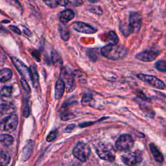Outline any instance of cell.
I'll list each match as a JSON object with an SVG mask.
<instances>
[{
    "mask_svg": "<svg viewBox=\"0 0 166 166\" xmlns=\"http://www.w3.org/2000/svg\"><path fill=\"white\" fill-rule=\"evenodd\" d=\"M12 77V72L9 68L0 70V83H5L9 81Z\"/></svg>",
    "mask_w": 166,
    "mask_h": 166,
    "instance_id": "17",
    "label": "cell"
},
{
    "mask_svg": "<svg viewBox=\"0 0 166 166\" xmlns=\"http://www.w3.org/2000/svg\"><path fill=\"white\" fill-rule=\"evenodd\" d=\"M51 60H52V62L55 64L60 65V64H62V61L61 57H60V55L56 51H54L51 53Z\"/></svg>",
    "mask_w": 166,
    "mask_h": 166,
    "instance_id": "25",
    "label": "cell"
},
{
    "mask_svg": "<svg viewBox=\"0 0 166 166\" xmlns=\"http://www.w3.org/2000/svg\"><path fill=\"white\" fill-rule=\"evenodd\" d=\"M90 152L89 145L81 142L77 143L73 150V154L74 156L82 162H84L88 160L90 155Z\"/></svg>",
    "mask_w": 166,
    "mask_h": 166,
    "instance_id": "3",
    "label": "cell"
},
{
    "mask_svg": "<svg viewBox=\"0 0 166 166\" xmlns=\"http://www.w3.org/2000/svg\"><path fill=\"white\" fill-rule=\"evenodd\" d=\"M75 17V13L71 9H66L58 14L59 20L63 23H66L71 21Z\"/></svg>",
    "mask_w": 166,
    "mask_h": 166,
    "instance_id": "12",
    "label": "cell"
},
{
    "mask_svg": "<svg viewBox=\"0 0 166 166\" xmlns=\"http://www.w3.org/2000/svg\"><path fill=\"white\" fill-rule=\"evenodd\" d=\"M71 28L75 31L84 34H94L97 32V29L92 25L82 22H74L71 24Z\"/></svg>",
    "mask_w": 166,
    "mask_h": 166,
    "instance_id": "10",
    "label": "cell"
},
{
    "mask_svg": "<svg viewBox=\"0 0 166 166\" xmlns=\"http://www.w3.org/2000/svg\"><path fill=\"white\" fill-rule=\"evenodd\" d=\"M11 61L19 74L22 76L23 79L26 81L27 80H31L30 69L27 67V66H25L22 61L16 57H11Z\"/></svg>",
    "mask_w": 166,
    "mask_h": 166,
    "instance_id": "9",
    "label": "cell"
},
{
    "mask_svg": "<svg viewBox=\"0 0 166 166\" xmlns=\"http://www.w3.org/2000/svg\"><path fill=\"white\" fill-rule=\"evenodd\" d=\"M45 3L49 6L51 8L56 7L57 6H66V5L70 3L69 1H47L44 2Z\"/></svg>",
    "mask_w": 166,
    "mask_h": 166,
    "instance_id": "22",
    "label": "cell"
},
{
    "mask_svg": "<svg viewBox=\"0 0 166 166\" xmlns=\"http://www.w3.org/2000/svg\"><path fill=\"white\" fill-rule=\"evenodd\" d=\"M11 158L6 152H0V166H6L10 162Z\"/></svg>",
    "mask_w": 166,
    "mask_h": 166,
    "instance_id": "23",
    "label": "cell"
},
{
    "mask_svg": "<svg viewBox=\"0 0 166 166\" xmlns=\"http://www.w3.org/2000/svg\"><path fill=\"white\" fill-rule=\"evenodd\" d=\"M165 45H166V41H165Z\"/></svg>",
    "mask_w": 166,
    "mask_h": 166,
    "instance_id": "37",
    "label": "cell"
},
{
    "mask_svg": "<svg viewBox=\"0 0 166 166\" xmlns=\"http://www.w3.org/2000/svg\"><path fill=\"white\" fill-rule=\"evenodd\" d=\"M56 137H57V132L56 131L51 132L47 137V141L49 142L53 141L54 139L56 138Z\"/></svg>",
    "mask_w": 166,
    "mask_h": 166,
    "instance_id": "32",
    "label": "cell"
},
{
    "mask_svg": "<svg viewBox=\"0 0 166 166\" xmlns=\"http://www.w3.org/2000/svg\"><path fill=\"white\" fill-rule=\"evenodd\" d=\"M160 54L158 51L147 50L142 51L136 55V58L143 62H151L156 58V57Z\"/></svg>",
    "mask_w": 166,
    "mask_h": 166,
    "instance_id": "11",
    "label": "cell"
},
{
    "mask_svg": "<svg viewBox=\"0 0 166 166\" xmlns=\"http://www.w3.org/2000/svg\"><path fill=\"white\" fill-rule=\"evenodd\" d=\"M75 116L71 114V113H70V112H66V113H64V114H61V119L62 120H64V121H66V120H69V119L74 117Z\"/></svg>",
    "mask_w": 166,
    "mask_h": 166,
    "instance_id": "30",
    "label": "cell"
},
{
    "mask_svg": "<svg viewBox=\"0 0 166 166\" xmlns=\"http://www.w3.org/2000/svg\"><path fill=\"white\" fill-rule=\"evenodd\" d=\"M103 56L112 61L123 59L128 54V50L125 46L117 44H109L101 49Z\"/></svg>",
    "mask_w": 166,
    "mask_h": 166,
    "instance_id": "1",
    "label": "cell"
},
{
    "mask_svg": "<svg viewBox=\"0 0 166 166\" xmlns=\"http://www.w3.org/2000/svg\"><path fill=\"white\" fill-rule=\"evenodd\" d=\"M119 29H120L121 33L125 36H128L132 33V30L127 23L121 22L120 25H119Z\"/></svg>",
    "mask_w": 166,
    "mask_h": 166,
    "instance_id": "21",
    "label": "cell"
},
{
    "mask_svg": "<svg viewBox=\"0 0 166 166\" xmlns=\"http://www.w3.org/2000/svg\"><path fill=\"white\" fill-rule=\"evenodd\" d=\"M29 106L28 104V102L27 101L25 104V107H24V110H23V116L25 117H28L29 116Z\"/></svg>",
    "mask_w": 166,
    "mask_h": 166,
    "instance_id": "33",
    "label": "cell"
},
{
    "mask_svg": "<svg viewBox=\"0 0 166 166\" xmlns=\"http://www.w3.org/2000/svg\"><path fill=\"white\" fill-rule=\"evenodd\" d=\"M89 11L93 13H95L96 15H101L103 14V11L101 8L99 6H90Z\"/></svg>",
    "mask_w": 166,
    "mask_h": 166,
    "instance_id": "28",
    "label": "cell"
},
{
    "mask_svg": "<svg viewBox=\"0 0 166 166\" xmlns=\"http://www.w3.org/2000/svg\"><path fill=\"white\" fill-rule=\"evenodd\" d=\"M92 100V96L90 94H85L82 98V103L83 104H87Z\"/></svg>",
    "mask_w": 166,
    "mask_h": 166,
    "instance_id": "29",
    "label": "cell"
},
{
    "mask_svg": "<svg viewBox=\"0 0 166 166\" xmlns=\"http://www.w3.org/2000/svg\"><path fill=\"white\" fill-rule=\"evenodd\" d=\"M132 30V33H137L139 31L142 24V16L140 13L138 12H131L127 23Z\"/></svg>",
    "mask_w": 166,
    "mask_h": 166,
    "instance_id": "7",
    "label": "cell"
},
{
    "mask_svg": "<svg viewBox=\"0 0 166 166\" xmlns=\"http://www.w3.org/2000/svg\"><path fill=\"white\" fill-rule=\"evenodd\" d=\"M65 90V84L62 79H58L55 84V98L57 99H61L64 94Z\"/></svg>",
    "mask_w": 166,
    "mask_h": 166,
    "instance_id": "15",
    "label": "cell"
},
{
    "mask_svg": "<svg viewBox=\"0 0 166 166\" xmlns=\"http://www.w3.org/2000/svg\"><path fill=\"white\" fill-rule=\"evenodd\" d=\"M59 32L62 39L64 41H68L70 39V33L68 29L64 25H59Z\"/></svg>",
    "mask_w": 166,
    "mask_h": 166,
    "instance_id": "18",
    "label": "cell"
},
{
    "mask_svg": "<svg viewBox=\"0 0 166 166\" xmlns=\"http://www.w3.org/2000/svg\"><path fill=\"white\" fill-rule=\"evenodd\" d=\"M122 162L127 165L133 166L139 164L142 161V155L140 152H128L121 156Z\"/></svg>",
    "mask_w": 166,
    "mask_h": 166,
    "instance_id": "6",
    "label": "cell"
},
{
    "mask_svg": "<svg viewBox=\"0 0 166 166\" xmlns=\"http://www.w3.org/2000/svg\"><path fill=\"white\" fill-rule=\"evenodd\" d=\"M75 127V125L74 124H70L68 126H67V127L66 128V132H70L74 129Z\"/></svg>",
    "mask_w": 166,
    "mask_h": 166,
    "instance_id": "35",
    "label": "cell"
},
{
    "mask_svg": "<svg viewBox=\"0 0 166 166\" xmlns=\"http://www.w3.org/2000/svg\"><path fill=\"white\" fill-rule=\"evenodd\" d=\"M18 123V118L16 114H11L4 118L0 123V129L3 131L11 132L15 131Z\"/></svg>",
    "mask_w": 166,
    "mask_h": 166,
    "instance_id": "5",
    "label": "cell"
},
{
    "mask_svg": "<svg viewBox=\"0 0 166 166\" xmlns=\"http://www.w3.org/2000/svg\"><path fill=\"white\" fill-rule=\"evenodd\" d=\"M21 83H22V85L23 86V89L25 90V91L28 93V94H29V93L31 92V88H30V86L28 84V82L26 81L25 79H23V78L21 79Z\"/></svg>",
    "mask_w": 166,
    "mask_h": 166,
    "instance_id": "31",
    "label": "cell"
},
{
    "mask_svg": "<svg viewBox=\"0 0 166 166\" xmlns=\"http://www.w3.org/2000/svg\"><path fill=\"white\" fill-rule=\"evenodd\" d=\"M137 77L143 82L147 83L153 86V87L158 89H164L165 88V84L160 79L157 78L153 75H144V74H138Z\"/></svg>",
    "mask_w": 166,
    "mask_h": 166,
    "instance_id": "8",
    "label": "cell"
},
{
    "mask_svg": "<svg viewBox=\"0 0 166 166\" xmlns=\"http://www.w3.org/2000/svg\"><path fill=\"white\" fill-rule=\"evenodd\" d=\"M134 145L132 136L127 134L121 135L116 142V148L119 151H129Z\"/></svg>",
    "mask_w": 166,
    "mask_h": 166,
    "instance_id": "4",
    "label": "cell"
},
{
    "mask_svg": "<svg viewBox=\"0 0 166 166\" xmlns=\"http://www.w3.org/2000/svg\"><path fill=\"white\" fill-rule=\"evenodd\" d=\"M149 148L152 152V156L155 158V160L159 164H162L164 160V158L160 151L159 150L156 146L152 143L149 144Z\"/></svg>",
    "mask_w": 166,
    "mask_h": 166,
    "instance_id": "13",
    "label": "cell"
},
{
    "mask_svg": "<svg viewBox=\"0 0 166 166\" xmlns=\"http://www.w3.org/2000/svg\"><path fill=\"white\" fill-rule=\"evenodd\" d=\"M73 75L71 74H66L64 76V83L65 84V88L67 90V92H70L74 91L75 88V84L74 81V79L72 76Z\"/></svg>",
    "mask_w": 166,
    "mask_h": 166,
    "instance_id": "14",
    "label": "cell"
},
{
    "mask_svg": "<svg viewBox=\"0 0 166 166\" xmlns=\"http://www.w3.org/2000/svg\"><path fill=\"white\" fill-rule=\"evenodd\" d=\"M33 146H34V143H33L32 141L28 142L27 145H25L22 153V159L23 160H28L31 156L33 149Z\"/></svg>",
    "mask_w": 166,
    "mask_h": 166,
    "instance_id": "16",
    "label": "cell"
},
{
    "mask_svg": "<svg viewBox=\"0 0 166 166\" xmlns=\"http://www.w3.org/2000/svg\"><path fill=\"white\" fill-rule=\"evenodd\" d=\"M155 67L156 70H158L159 71L165 72L166 71V61L160 60V61H157L155 64Z\"/></svg>",
    "mask_w": 166,
    "mask_h": 166,
    "instance_id": "24",
    "label": "cell"
},
{
    "mask_svg": "<svg viewBox=\"0 0 166 166\" xmlns=\"http://www.w3.org/2000/svg\"><path fill=\"white\" fill-rule=\"evenodd\" d=\"M107 40L111 42L112 44H117L119 39L117 35L114 31H110L107 34Z\"/></svg>",
    "mask_w": 166,
    "mask_h": 166,
    "instance_id": "26",
    "label": "cell"
},
{
    "mask_svg": "<svg viewBox=\"0 0 166 166\" xmlns=\"http://www.w3.org/2000/svg\"><path fill=\"white\" fill-rule=\"evenodd\" d=\"M96 151L97 155L102 160L114 162L116 158V150L109 143H99L97 145Z\"/></svg>",
    "mask_w": 166,
    "mask_h": 166,
    "instance_id": "2",
    "label": "cell"
},
{
    "mask_svg": "<svg viewBox=\"0 0 166 166\" xmlns=\"http://www.w3.org/2000/svg\"><path fill=\"white\" fill-rule=\"evenodd\" d=\"M30 71H31V81L32 82L33 86H34L35 88H36L37 86L38 85V75L37 70L35 66H31Z\"/></svg>",
    "mask_w": 166,
    "mask_h": 166,
    "instance_id": "19",
    "label": "cell"
},
{
    "mask_svg": "<svg viewBox=\"0 0 166 166\" xmlns=\"http://www.w3.org/2000/svg\"><path fill=\"white\" fill-rule=\"evenodd\" d=\"M13 142H14V139L10 135L3 134L0 136V142L6 147L11 145Z\"/></svg>",
    "mask_w": 166,
    "mask_h": 166,
    "instance_id": "20",
    "label": "cell"
},
{
    "mask_svg": "<svg viewBox=\"0 0 166 166\" xmlns=\"http://www.w3.org/2000/svg\"><path fill=\"white\" fill-rule=\"evenodd\" d=\"M34 53H35V55L32 54V55L35 57V58L38 61H40V55L38 53V51H34Z\"/></svg>",
    "mask_w": 166,
    "mask_h": 166,
    "instance_id": "36",
    "label": "cell"
},
{
    "mask_svg": "<svg viewBox=\"0 0 166 166\" xmlns=\"http://www.w3.org/2000/svg\"><path fill=\"white\" fill-rule=\"evenodd\" d=\"M12 87L11 86H4V87L0 91V95L3 97H9L12 94Z\"/></svg>",
    "mask_w": 166,
    "mask_h": 166,
    "instance_id": "27",
    "label": "cell"
},
{
    "mask_svg": "<svg viewBox=\"0 0 166 166\" xmlns=\"http://www.w3.org/2000/svg\"><path fill=\"white\" fill-rule=\"evenodd\" d=\"M10 28L13 32L16 33V34H18V35H20L21 34V31L18 29V28L16 27V26L11 25V26H10Z\"/></svg>",
    "mask_w": 166,
    "mask_h": 166,
    "instance_id": "34",
    "label": "cell"
}]
</instances>
